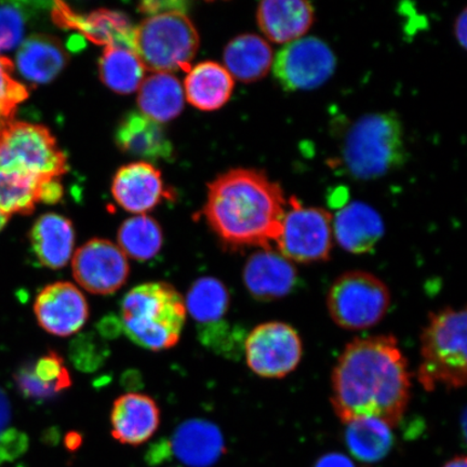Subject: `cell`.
Here are the masks:
<instances>
[{"instance_id": "cell-1", "label": "cell", "mask_w": 467, "mask_h": 467, "mask_svg": "<svg viewBox=\"0 0 467 467\" xmlns=\"http://www.w3.org/2000/svg\"><path fill=\"white\" fill-rule=\"evenodd\" d=\"M331 404L344 423L376 418L390 428L401 421L411 392L408 361L393 336L355 338L331 377Z\"/></svg>"}, {"instance_id": "cell-2", "label": "cell", "mask_w": 467, "mask_h": 467, "mask_svg": "<svg viewBox=\"0 0 467 467\" xmlns=\"http://www.w3.org/2000/svg\"><path fill=\"white\" fill-rule=\"evenodd\" d=\"M203 208L210 227L226 246L272 249L288 202L282 186L255 169H233L208 185Z\"/></svg>"}, {"instance_id": "cell-3", "label": "cell", "mask_w": 467, "mask_h": 467, "mask_svg": "<svg viewBox=\"0 0 467 467\" xmlns=\"http://www.w3.org/2000/svg\"><path fill=\"white\" fill-rule=\"evenodd\" d=\"M183 296L171 284L146 283L121 302L122 328L137 346L159 350L177 346L186 321Z\"/></svg>"}, {"instance_id": "cell-4", "label": "cell", "mask_w": 467, "mask_h": 467, "mask_svg": "<svg viewBox=\"0 0 467 467\" xmlns=\"http://www.w3.org/2000/svg\"><path fill=\"white\" fill-rule=\"evenodd\" d=\"M404 127L392 112L367 114L349 128L342 148L347 172L358 180L384 177L405 165Z\"/></svg>"}, {"instance_id": "cell-5", "label": "cell", "mask_w": 467, "mask_h": 467, "mask_svg": "<svg viewBox=\"0 0 467 467\" xmlns=\"http://www.w3.org/2000/svg\"><path fill=\"white\" fill-rule=\"evenodd\" d=\"M466 311L446 307L430 315L421 336L418 379L426 390L451 389L466 383Z\"/></svg>"}, {"instance_id": "cell-6", "label": "cell", "mask_w": 467, "mask_h": 467, "mask_svg": "<svg viewBox=\"0 0 467 467\" xmlns=\"http://www.w3.org/2000/svg\"><path fill=\"white\" fill-rule=\"evenodd\" d=\"M198 47L200 37L183 7L150 15L134 29V54L154 73L189 72Z\"/></svg>"}, {"instance_id": "cell-7", "label": "cell", "mask_w": 467, "mask_h": 467, "mask_svg": "<svg viewBox=\"0 0 467 467\" xmlns=\"http://www.w3.org/2000/svg\"><path fill=\"white\" fill-rule=\"evenodd\" d=\"M0 171L58 180L67 162L46 127L14 120L0 130Z\"/></svg>"}, {"instance_id": "cell-8", "label": "cell", "mask_w": 467, "mask_h": 467, "mask_svg": "<svg viewBox=\"0 0 467 467\" xmlns=\"http://www.w3.org/2000/svg\"><path fill=\"white\" fill-rule=\"evenodd\" d=\"M330 317L341 328L359 331L381 321L390 306L388 285L371 273L350 271L338 276L327 297Z\"/></svg>"}, {"instance_id": "cell-9", "label": "cell", "mask_w": 467, "mask_h": 467, "mask_svg": "<svg viewBox=\"0 0 467 467\" xmlns=\"http://www.w3.org/2000/svg\"><path fill=\"white\" fill-rule=\"evenodd\" d=\"M275 244L278 253L290 262L311 265L329 260L334 218L327 210L305 206L292 197Z\"/></svg>"}, {"instance_id": "cell-10", "label": "cell", "mask_w": 467, "mask_h": 467, "mask_svg": "<svg viewBox=\"0 0 467 467\" xmlns=\"http://www.w3.org/2000/svg\"><path fill=\"white\" fill-rule=\"evenodd\" d=\"M337 57L323 40L305 37L285 45L274 57L273 74L285 91H306L323 86L334 75Z\"/></svg>"}, {"instance_id": "cell-11", "label": "cell", "mask_w": 467, "mask_h": 467, "mask_svg": "<svg viewBox=\"0 0 467 467\" xmlns=\"http://www.w3.org/2000/svg\"><path fill=\"white\" fill-rule=\"evenodd\" d=\"M248 367L265 379H282L299 366L303 344L294 327L282 321L261 324L244 343Z\"/></svg>"}, {"instance_id": "cell-12", "label": "cell", "mask_w": 467, "mask_h": 467, "mask_svg": "<svg viewBox=\"0 0 467 467\" xmlns=\"http://www.w3.org/2000/svg\"><path fill=\"white\" fill-rule=\"evenodd\" d=\"M73 275L92 295L109 296L119 290L130 277L127 256L108 239L87 242L73 256Z\"/></svg>"}, {"instance_id": "cell-13", "label": "cell", "mask_w": 467, "mask_h": 467, "mask_svg": "<svg viewBox=\"0 0 467 467\" xmlns=\"http://www.w3.org/2000/svg\"><path fill=\"white\" fill-rule=\"evenodd\" d=\"M34 312L45 331L60 337L78 334L89 318V306L83 292L67 282L50 284L40 291Z\"/></svg>"}, {"instance_id": "cell-14", "label": "cell", "mask_w": 467, "mask_h": 467, "mask_svg": "<svg viewBox=\"0 0 467 467\" xmlns=\"http://www.w3.org/2000/svg\"><path fill=\"white\" fill-rule=\"evenodd\" d=\"M52 16L57 26L76 29L92 43L133 51L136 27L117 11L100 9L85 16L74 13L66 4L56 3Z\"/></svg>"}, {"instance_id": "cell-15", "label": "cell", "mask_w": 467, "mask_h": 467, "mask_svg": "<svg viewBox=\"0 0 467 467\" xmlns=\"http://www.w3.org/2000/svg\"><path fill=\"white\" fill-rule=\"evenodd\" d=\"M243 276L250 295L260 301L277 300L289 295L299 277L292 262L272 249H262L251 255Z\"/></svg>"}, {"instance_id": "cell-16", "label": "cell", "mask_w": 467, "mask_h": 467, "mask_svg": "<svg viewBox=\"0 0 467 467\" xmlns=\"http://www.w3.org/2000/svg\"><path fill=\"white\" fill-rule=\"evenodd\" d=\"M112 192L119 206L138 214L150 212L165 196L161 173L148 161L121 167L115 174Z\"/></svg>"}, {"instance_id": "cell-17", "label": "cell", "mask_w": 467, "mask_h": 467, "mask_svg": "<svg viewBox=\"0 0 467 467\" xmlns=\"http://www.w3.org/2000/svg\"><path fill=\"white\" fill-rule=\"evenodd\" d=\"M160 424V408L150 396L128 393L115 400L110 413L112 435L124 445H142L156 433Z\"/></svg>"}, {"instance_id": "cell-18", "label": "cell", "mask_w": 467, "mask_h": 467, "mask_svg": "<svg viewBox=\"0 0 467 467\" xmlns=\"http://www.w3.org/2000/svg\"><path fill=\"white\" fill-rule=\"evenodd\" d=\"M256 21L268 40L287 45L311 29L315 9L306 0H266L259 4Z\"/></svg>"}, {"instance_id": "cell-19", "label": "cell", "mask_w": 467, "mask_h": 467, "mask_svg": "<svg viewBox=\"0 0 467 467\" xmlns=\"http://www.w3.org/2000/svg\"><path fill=\"white\" fill-rule=\"evenodd\" d=\"M115 141L125 153L146 161L171 160L173 145L159 122L142 113L122 117L115 132Z\"/></svg>"}, {"instance_id": "cell-20", "label": "cell", "mask_w": 467, "mask_h": 467, "mask_svg": "<svg viewBox=\"0 0 467 467\" xmlns=\"http://www.w3.org/2000/svg\"><path fill=\"white\" fill-rule=\"evenodd\" d=\"M384 235L381 215L369 204L356 202L348 204L334 219V236L350 254L370 253Z\"/></svg>"}, {"instance_id": "cell-21", "label": "cell", "mask_w": 467, "mask_h": 467, "mask_svg": "<svg viewBox=\"0 0 467 467\" xmlns=\"http://www.w3.org/2000/svg\"><path fill=\"white\" fill-rule=\"evenodd\" d=\"M175 457L190 467H210L224 452L220 430L204 420H190L175 430L171 440Z\"/></svg>"}, {"instance_id": "cell-22", "label": "cell", "mask_w": 467, "mask_h": 467, "mask_svg": "<svg viewBox=\"0 0 467 467\" xmlns=\"http://www.w3.org/2000/svg\"><path fill=\"white\" fill-rule=\"evenodd\" d=\"M29 242L37 260L50 270H60L72 259L75 231L63 215L47 213L35 222Z\"/></svg>"}, {"instance_id": "cell-23", "label": "cell", "mask_w": 467, "mask_h": 467, "mask_svg": "<svg viewBox=\"0 0 467 467\" xmlns=\"http://www.w3.org/2000/svg\"><path fill=\"white\" fill-rule=\"evenodd\" d=\"M68 56L57 38L33 35L22 43L16 54L17 71L29 83L48 84L67 66Z\"/></svg>"}, {"instance_id": "cell-24", "label": "cell", "mask_w": 467, "mask_h": 467, "mask_svg": "<svg viewBox=\"0 0 467 467\" xmlns=\"http://www.w3.org/2000/svg\"><path fill=\"white\" fill-rule=\"evenodd\" d=\"M234 78L219 63L206 61L191 67L184 83V96L198 109L217 110L229 102Z\"/></svg>"}, {"instance_id": "cell-25", "label": "cell", "mask_w": 467, "mask_h": 467, "mask_svg": "<svg viewBox=\"0 0 467 467\" xmlns=\"http://www.w3.org/2000/svg\"><path fill=\"white\" fill-rule=\"evenodd\" d=\"M224 64L233 78L254 83L271 71L274 61L272 47L255 34H244L225 47Z\"/></svg>"}, {"instance_id": "cell-26", "label": "cell", "mask_w": 467, "mask_h": 467, "mask_svg": "<svg viewBox=\"0 0 467 467\" xmlns=\"http://www.w3.org/2000/svg\"><path fill=\"white\" fill-rule=\"evenodd\" d=\"M184 89L171 73H153L139 88L138 104L143 115L156 122L175 119L184 108Z\"/></svg>"}, {"instance_id": "cell-27", "label": "cell", "mask_w": 467, "mask_h": 467, "mask_svg": "<svg viewBox=\"0 0 467 467\" xmlns=\"http://www.w3.org/2000/svg\"><path fill=\"white\" fill-rule=\"evenodd\" d=\"M71 376L63 359L55 352L39 358L17 373L16 384L27 399L44 400L71 387Z\"/></svg>"}, {"instance_id": "cell-28", "label": "cell", "mask_w": 467, "mask_h": 467, "mask_svg": "<svg viewBox=\"0 0 467 467\" xmlns=\"http://www.w3.org/2000/svg\"><path fill=\"white\" fill-rule=\"evenodd\" d=\"M348 451L364 462H377L389 454L394 437L392 428L376 418H363L347 423Z\"/></svg>"}, {"instance_id": "cell-29", "label": "cell", "mask_w": 467, "mask_h": 467, "mask_svg": "<svg viewBox=\"0 0 467 467\" xmlns=\"http://www.w3.org/2000/svg\"><path fill=\"white\" fill-rule=\"evenodd\" d=\"M103 84L119 95H130L141 86L145 67L132 50L105 47L99 63Z\"/></svg>"}, {"instance_id": "cell-30", "label": "cell", "mask_w": 467, "mask_h": 467, "mask_svg": "<svg viewBox=\"0 0 467 467\" xmlns=\"http://www.w3.org/2000/svg\"><path fill=\"white\" fill-rule=\"evenodd\" d=\"M52 181L0 171V212L9 218L15 213H32L38 202H44Z\"/></svg>"}, {"instance_id": "cell-31", "label": "cell", "mask_w": 467, "mask_h": 467, "mask_svg": "<svg viewBox=\"0 0 467 467\" xmlns=\"http://www.w3.org/2000/svg\"><path fill=\"white\" fill-rule=\"evenodd\" d=\"M186 312L202 326L218 324L230 307V294L225 285L213 277H202L192 285L186 296Z\"/></svg>"}, {"instance_id": "cell-32", "label": "cell", "mask_w": 467, "mask_h": 467, "mask_svg": "<svg viewBox=\"0 0 467 467\" xmlns=\"http://www.w3.org/2000/svg\"><path fill=\"white\" fill-rule=\"evenodd\" d=\"M163 243L159 222L149 215L139 214L128 219L119 231V247L132 260L150 261L160 254Z\"/></svg>"}, {"instance_id": "cell-33", "label": "cell", "mask_w": 467, "mask_h": 467, "mask_svg": "<svg viewBox=\"0 0 467 467\" xmlns=\"http://www.w3.org/2000/svg\"><path fill=\"white\" fill-rule=\"evenodd\" d=\"M14 63L0 55V130L14 121L17 107L28 98L26 85L14 78Z\"/></svg>"}, {"instance_id": "cell-34", "label": "cell", "mask_w": 467, "mask_h": 467, "mask_svg": "<svg viewBox=\"0 0 467 467\" xmlns=\"http://www.w3.org/2000/svg\"><path fill=\"white\" fill-rule=\"evenodd\" d=\"M25 31L26 16L17 4L0 5V52L19 45Z\"/></svg>"}, {"instance_id": "cell-35", "label": "cell", "mask_w": 467, "mask_h": 467, "mask_svg": "<svg viewBox=\"0 0 467 467\" xmlns=\"http://www.w3.org/2000/svg\"><path fill=\"white\" fill-rule=\"evenodd\" d=\"M26 436L16 431H4L0 435V460H9L25 451Z\"/></svg>"}, {"instance_id": "cell-36", "label": "cell", "mask_w": 467, "mask_h": 467, "mask_svg": "<svg viewBox=\"0 0 467 467\" xmlns=\"http://www.w3.org/2000/svg\"><path fill=\"white\" fill-rule=\"evenodd\" d=\"M315 467H355V465L346 455L329 453L320 458Z\"/></svg>"}, {"instance_id": "cell-37", "label": "cell", "mask_w": 467, "mask_h": 467, "mask_svg": "<svg viewBox=\"0 0 467 467\" xmlns=\"http://www.w3.org/2000/svg\"><path fill=\"white\" fill-rule=\"evenodd\" d=\"M10 420V404L7 395L0 389V435L5 431Z\"/></svg>"}, {"instance_id": "cell-38", "label": "cell", "mask_w": 467, "mask_h": 467, "mask_svg": "<svg viewBox=\"0 0 467 467\" xmlns=\"http://www.w3.org/2000/svg\"><path fill=\"white\" fill-rule=\"evenodd\" d=\"M466 10L462 11L454 23V35L458 39V43L465 48L466 47Z\"/></svg>"}, {"instance_id": "cell-39", "label": "cell", "mask_w": 467, "mask_h": 467, "mask_svg": "<svg viewBox=\"0 0 467 467\" xmlns=\"http://www.w3.org/2000/svg\"><path fill=\"white\" fill-rule=\"evenodd\" d=\"M443 467H467L465 455H459L449 461Z\"/></svg>"}, {"instance_id": "cell-40", "label": "cell", "mask_w": 467, "mask_h": 467, "mask_svg": "<svg viewBox=\"0 0 467 467\" xmlns=\"http://www.w3.org/2000/svg\"><path fill=\"white\" fill-rule=\"evenodd\" d=\"M9 217L7 215L4 214L2 212H0V231L4 229L5 224L8 223Z\"/></svg>"}]
</instances>
